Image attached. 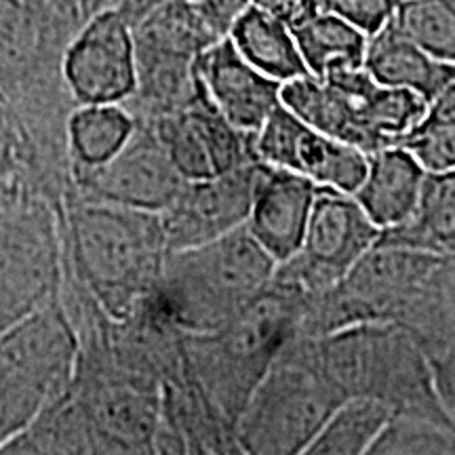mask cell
Masks as SVG:
<instances>
[{"label": "cell", "mask_w": 455, "mask_h": 455, "mask_svg": "<svg viewBox=\"0 0 455 455\" xmlns=\"http://www.w3.org/2000/svg\"><path fill=\"white\" fill-rule=\"evenodd\" d=\"M310 299L270 281L268 287L224 327L186 333L192 379L236 428L249 396L284 346L299 335Z\"/></svg>", "instance_id": "7a4b0ae2"}, {"label": "cell", "mask_w": 455, "mask_h": 455, "mask_svg": "<svg viewBox=\"0 0 455 455\" xmlns=\"http://www.w3.org/2000/svg\"><path fill=\"white\" fill-rule=\"evenodd\" d=\"M451 124H455V76L428 101L422 123H419L407 138L418 133H426V131L451 127Z\"/></svg>", "instance_id": "f1b7e54d"}, {"label": "cell", "mask_w": 455, "mask_h": 455, "mask_svg": "<svg viewBox=\"0 0 455 455\" xmlns=\"http://www.w3.org/2000/svg\"><path fill=\"white\" fill-rule=\"evenodd\" d=\"M379 235L355 196L321 186L299 251L276 264L272 281L312 301L348 275Z\"/></svg>", "instance_id": "8992f818"}, {"label": "cell", "mask_w": 455, "mask_h": 455, "mask_svg": "<svg viewBox=\"0 0 455 455\" xmlns=\"http://www.w3.org/2000/svg\"><path fill=\"white\" fill-rule=\"evenodd\" d=\"M28 3H32V4H43L44 0H28Z\"/></svg>", "instance_id": "d6a6232c"}, {"label": "cell", "mask_w": 455, "mask_h": 455, "mask_svg": "<svg viewBox=\"0 0 455 455\" xmlns=\"http://www.w3.org/2000/svg\"><path fill=\"white\" fill-rule=\"evenodd\" d=\"M251 150L270 167L304 175L316 186L355 195L367 173V155L312 129L283 104L251 133Z\"/></svg>", "instance_id": "ba28073f"}, {"label": "cell", "mask_w": 455, "mask_h": 455, "mask_svg": "<svg viewBox=\"0 0 455 455\" xmlns=\"http://www.w3.org/2000/svg\"><path fill=\"white\" fill-rule=\"evenodd\" d=\"M430 363L443 407L455 422V341L439 355L430 356Z\"/></svg>", "instance_id": "f546056e"}, {"label": "cell", "mask_w": 455, "mask_h": 455, "mask_svg": "<svg viewBox=\"0 0 455 455\" xmlns=\"http://www.w3.org/2000/svg\"><path fill=\"white\" fill-rule=\"evenodd\" d=\"M276 264L247 224L212 243L167 251L158 281L161 308L181 331H215L268 287Z\"/></svg>", "instance_id": "3957f363"}, {"label": "cell", "mask_w": 455, "mask_h": 455, "mask_svg": "<svg viewBox=\"0 0 455 455\" xmlns=\"http://www.w3.org/2000/svg\"><path fill=\"white\" fill-rule=\"evenodd\" d=\"M133 131V118L114 104H95L74 114L72 148L83 164H100L121 150Z\"/></svg>", "instance_id": "7402d4cb"}, {"label": "cell", "mask_w": 455, "mask_h": 455, "mask_svg": "<svg viewBox=\"0 0 455 455\" xmlns=\"http://www.w3.org/2000/svg\"><path fill=\"white\" fill-rule=\"evenodd\" d=\"M64 78L83 104H116L138 87L133 26L118 9H104L84 21L64 53Z\"/></svg>", "instance_id": "9c48e42d"}, {"label": "cell", "mask_w": 455, "mask_h": 455, "mask_svg": "<svg viewBox=\"0 0 455 455\" xmlns=\"http://www.w3.org/2000/svg\"><path fill=\"white\" fill-rule=\"evenodd\" d=\"M426 108L428 101L413 91L378 84L363 101V124L382 148L401 144L422 123Z\"/></svg>", "instance_id": "603a6c76"}, {"label": "cell", "mask_w": 455, "mask_h": 455, "mask_svg": "<svg viewBox=\"0 0 455 455\" xmlns=\"http://www.w3.org/2000/svg\"><path fill=\"white\" fill-rule=\"evenodd\" d=\"M375 244L455 255V169L426 171V178L411 218L382 230Z\"/></svg>", "instance_id": "ac0fdd59"}, {"label": "cell", "mask_w": 455, "mask_h": 455, "mask_svg": "<svg viewBox=\"0 0 455 455\" xmlns=\"http://www.w3.org/2000/svg\"><path fill=\"white\" fill-rule=\"evenodd\" d=\"M253 4L284 21L289 30L306 24L321 11L318 0H253Z\"/></svg>", "instance_id": "4dcf8cb0"}, {"label": "cell", "mask_w": 455, "mask_h": 455, "mask_svg": "<svg viewBox=\"0 0 455 455\" xmlns=\"http://www.w3.org/2000/svg\"><path fill=\"white\" fill-rule=\"evenodd\" d=\"M346 398L318 371L304 335L284 346L236 422L243 453H306Z\"/></svg>", "instance_id": "277c9868"}, {"label": "cell", "mask_w": 455, "mask_h": 455, "mask_svg": "<svg viewBox=\"0 0 455 455\" xmlns=\"http://www.w3.org/2000/svg\"><path fill=\"white\" fill-rule=\"evenodd\" d=\"M392 411L371 398H346L306 449L308 455H361L367 453L388 424Z\"/></svg>", "instance_id": "44dd1931"}, {"label": "cell", "mask_w": 455, "mask_h": 455, "mask_svg": "<svg viewBox=\"0 0 455 455\" xmlns=\"http://www.w3.org/2000/svg\"><path fill=\"white\" fill-rule=\"evenodd\" d=\"M230 38L244 60L270 78L289 83L310 74L289 26L258 4H251L238 17Z\"/></svg>", "instance_id": "d6986e66"}, {"label": "cell", "mask_w": 455, "mask_h": 455, "mask_svg": "<svg viewBox=\"0 0 455 455\" xmlns=\"http://www.w3.org/2000/svg\"><path fill=\"white\" fill-rule=\"evenodd\" d=\"M426 178L424 164L403 144L386 146L367 158V173L352 196L379 230L411 218Z\"/></svg>", "instance_id": "9a60e30c"}, {"label": "cell", "mask_w": 455, "mask_h": 455, "mask_svg": "<svg viewBox=\"0 0 455 455\" xmlns=\"http://www.w3.org/2000/svg\"><path fill=\"white\" fill-rule=\"evenodd\" d=\"M304 339L312 363L344 398H371L392 413L453 422L436 392L428 352L409 329L363 323Z\"/></svg>", "instance_id": "6da1fadb"}, {"label": "cell", "mask_w": 455, "mask_h": 455, "mask_svg": "<svg viewBox=\"0 0 455 455\" xmlns=\"http://www.w3.org/2000/svg\"><path fill=\"white\" fill-rule=\"evenodd\" d=\"M84 167V184L91 190L108 201L141 212L163 213L188 181L158 138L155 123L133 127L116 155Z\"/></svg>", "instance_id": "8fae6325"}, {"label": "cell", "mask_w": 455, "mask_h": 455, "mask_svg": "<svg viewBox=\"0 0 455 455\" xmlns=\"http://www.w3.org/2000/svg\"><path fill=\"white\" fill-rule=\"evenodd\" d=\"M363 68L378 84L409 89L422 95L426 101L435 98L455 76V64L430 55L409 38L395 20L369 36Z\"/></svg>", "instance_id": "2e32d148"}, {"label": "cell", "mask_w": 455, "mask_h": 455, "mask_svg": "<svg viewBox=\"0 0 455 455\" xmlns=\"http://www.w3.org/2000/svg\"><path fill=\"white\" fill-rule=\"evenodd\" d=\"M78 228L87 268L101 287L127 289L131 293L158 287L167 255L161 213L91 209Z\"/></svg>", "instance_id": "52a82bcc"}, {"label": "cell", "mask_w": 455, "mask_h": 455, "mask_svg": "<svg viewBox=\"0 0 455 455\" xmlns=\"http://www.w3.org/2000/svg\"><path fill=\"white\" fill-rule=\"evenodd\" d=\"M291 32L306 68L316 78L339 68H361L365 61L367 34L327 11H318Z\"/></svg>", "instance_id": "ffe728a7"}, {"label": "cell", "mask_w": 455, "mask_h": 455, "mask_svg": "<svg viewBox=\"0 0 455 455\" xmlns=\"http://www.w3.org/2000/svg\"><path fill=\"white\" fill-rule=\"evenodd\" d=\"M395 24L436 60L455 64V0H403Z\"/></svg>", "instance_id": "cb8c5ba5"}, {"label": "cell", "mask_w": 455, "mask_h": 455, "mask_svg": "<svg viewBox=\"0 0 455 455\" xmlns=\"http://www.w3.org/2000/svg\"><path fill=\"white\" fill-rule=\"evenodd\" d=\"M401 144L418 156L426 171L455 169V124L411 135Z\"/></svg>", "instance_id": "4316f807"}, {"label": "cell", "mask_w": 455, "mask_h": 455, "mask_svg": "<svg viewBox=\"0 0 455 455\" xmlns=\"http://www.w3.org/2000/svg\"><path fill=\"white\" fill-rule=\"evenodd\" d=\"M443 255L373 244L348 275L308 304L299 335L318 338L363 323L403 325Z\"/></svg>", "instance_id": "5b68a950"}, {"label": "cell", "mask_w": 455, "mask_h": 455, "mask_svg": "<svg viewBox=\"0 0 455 455\" xmlns=\"http://www.w3.org/2000/svg\"><path fill=\"white\" fill-rule=\"evenodd\" d=\"M148 123H155L158 138L188 181L215 178L255 158L251 133L228 121L204 91L192 106Z\"/></svg>", "instance_id": "7c38bea8"}, {"label": "cell", "mask_w": 455, "mask_h": 455, "mask_svg": "<svg viewBox=\"0 0 455 455\" xmlns=\"http://www.w3.org/2000/svg\"><path fill=\"white\" fill-rule=\"evenodd\" d=\"M195 66L207 98L241 131H258L283 104V83L249 64L230 36L204 49Z\"/></svg>", "instance_id": "4fadbf2b"}, {"label": "cell", "mask_w": 455, "mask_h": 455, "mask_svg": "<svg viewBox=\"0 0 455 455\" xmlns=\"http://www.w3.org/2000/svg\"><path fill=\"white\" fill-rule=\"evenodd\" d=\"M401 3L403 0H318L321 11L341 17L367 36L395 20Z\"/></svg>", "instance_id": "484cf974"}, {"label": "cell", "mask_w": 455, "mask_h": 455, "mask_svg": "<svg viewBox=\"0 0 455 455\" xmlns=\"http://www.w3.org/2000/svg\"><path fill=\"white\" fill-rule=\"evenodd\" d=\"M283 106L301 118L312 129L358 148L365 155L382 150V146L363 124V101L367 98H352L325 78L312 74L283 83Z\"/></svg>", "instance_id": "e0dca14e"}, {"label": "cell", "mask_w": 455, "mask_h": 455, "mask_svg": "<svg viewBox=\"0 0 455 455\" xmlns=\"http://www.w3.org/2000/svg\"><path fill=\"white\" fill-rule=\"evenodd\" d=\"M203 17L204 24L218 34L220 38L230 36L232 26L244 11L253 4V0H188Z\"/></svg>", "instance_id": "83f0119b"}, {"label": "cell", "mask_w": 455, "mask_h": 455, "mask_svg": "<svg viewBox=\"0 0 455 455\" xmlns=\"http://www.w3.org/2000/svg\"><path fill=\"white\" fill-rule=\"evenodd\" d=\"M261 164L251 158L215 178L186 181L178 198L161 213L167 251L212 243L247 224Z\"/></svg>", "instance_id": "30bf717a"}, {"label": "cell", "mask_w": 455, "mask_h": 455, "mask_svg": "<svg viewBox=\"0 0 455 455\" xmlns=\"http://www.w3.org/2000/svg\"><path fill=\"white\" fill-rule=\"evenodd\" d=\"M369 455L455 453V424L413 413H392Z\"/></svg>", "instance_id": "d4e9b609"}, {"label": "cell", "mask_w": 455, "mask_h": 455, "mask_svg": "<svg viewBox=\"0 0 455 455\" xmlns=\"http://www.w3.org/2000/svg\"><path fill=\"white\" fill-rule=\"evenodd\" d=\"M318 188L293 171L261 164L247 228L278 264L299 251Z\"/></svg>", "instance_id": "5bb4252c"}, {"label": "cell", "mask_w": 455, "mask_h": 455, "mask_svg": "<svg viewBox=\"0 0 455 455\" xmlns=\"http://www.w3.org/2000/svg\"><path fill=\"white\" fill-rule=\"evenodd\" d=\"M81 4L84 7V11L89 13V17H93L95 13H100V11L110 9L112 0H81Z\"/></svg>", "instance_id": "1f68e13d"}]
</instances>
